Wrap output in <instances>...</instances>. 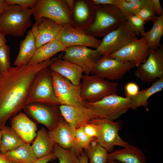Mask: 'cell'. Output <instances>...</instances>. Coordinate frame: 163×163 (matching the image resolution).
I'll list each match as a JSON object with an SVG mask.
<instances>
[{
	"label": "cell",
	"mask_w": 163,
	"mask_h": 163,
	"mask_svg": "<svg viewBox=\"0 0 163 163\" xmlns=\"http://www.w3.org/2000/svg\"><path fill=\"white\" fill-rule=\"evenodd\" d=\"M56 59L54 57L36 64L11 66L0 71V129L27 105L30 86L37 73Z\"/></svg>",
	"instance_id": "obj_1"
},
{
	"label": "cell",
	"mask_w": 163,
	"mask_h": 163,
	"mask_svg": "<svg viewBox=\"0 0 163 163\" xmlns=\"http://www.w3.org/2000/svg\"><path fill=\"white\" fill-rule=\"evenodd\" d=\"M126 21L117 7L110 5H96L92 23L83 31L96 38L104 37L118 28Z\"/></svg>",
	"instance_id": "obj_2"
},
{
	"label": "cell",
	"mask_w": 163,
	"mask_h": 163,
	"mask_svg": "<svg viewBox=\"0 0 163 163\" xmlns=\"http://www.w3.org/2000/svg\"><path fill=\"white\" fill-rule=\"evenodd\" d=\"M33 9L8 5L0 14V32L5 36H21L32 25Z\"/></svg>",
	"instance_id": "obj_3"
},
{
	"label": "cell",
	"mask_w": 163,
	"mask_h": 163,
	"mask_svg": "<svg viewBox=\"0 0 163 163\" xmlns=\"http://www.w3.org/2000/svg\"><path fill=\"white\" fill-rule=\"evenodd\" d=\"M52 72L48 67L37 73L30 86L27 104L40 102L60 105L54 92Z\"/></svg>",
	"instance_id": "obj_4"
},
{
	"label": "cell",
	"mask_w": 163,
	"mask_h": 163,
	"mask_svg": "<svg viewBox=\"0 0 163 163\" xmlns=\"http://www.w3.org/2000/svg\"><path fill=\"white\" fill-rule=\"evenodd\" d=\"M85 103L86 107L92 110L99 119L112 121L125 113L132 104L129 97L117 94L107 96L97 102Z\"/></svg>",
	"instance_id": "obj_5"
},
{
	"label": "cell",
	"mask_w": 163,
	"mask_h": 163,
	"mask_svg": "<svg viewBox=\"0 0 163 163\" xmlns=\"http://www.w3.org/2000/svg\"><path fill=\"white\" fill-rule=\"evenodd\" d=\"M118 84L94 75H83L81 85V97L84 102L94 103L104 97L117 94Z\"/></svg>",
	"instance_id": "obj_6"
},
{
	"label": "cell",
	"mask_w": 163,
	"mask_h": 163,
	"mask_svg": "<svg viewBox=\"0 0 163 163\" xmlns=\"http://www.w3.org/2000/svg\"><path fill=\"white\" fill-rule=\"evenodd\" d=\"M33 15L37 20L45 17L65 26H72L71 13L66 0H38Z\"/></svg>",
	"instance_id": "obj_7"
},
{
	"label": "cell",
	"mask_w": 163,
	"mask_h": 163,
	"mask_svg": "<svg viewBox=\"0 0 163 163\" xmlns=\"http://www.w3.org/2000/svg\"><path fill=\"white\" fill-rule=\"evenodd\" d=\"M137 39L134 30L126 21L118 28L104 37L96 50L102 56H109Z\"/></svg>",
	"instance_id": "obj_8"
},
{
	"label": "cell",
	"mask_w": 163,
	"mask_h": 163,
	"mask_svg": "<svg viewBox=\"0 0 163 163\" xmlns=\"http://www.w3.org/2000/svg\"><path fill=\"white\" fill-rule=\"evenodd\" d=\"M53 86L56 99L60 105L86 107L81 97V85H75L57 73L53 71Z\"/></svg>",
	"instance_id": "obj_9"
},
{
	"label": "cell",
	"mask_w": 163,
	"mask_h": 163,
	"mask_svg": "<svg viewBox=\"0 0 163 163\" xmlns=\"http://www.w3.org/2000/svg\"><path fill=\"white\" fill-rule=\"evenodd\" d=\"M97 125L98 136L94 141L104 148L108 152L113 151L115 145L123 147L129 143L123 141L118 134L122 128L120 122L105 119H95L91 120Z\"/></svg>",
	"instance_id": "obj_10"
},
{
	"label": "cell",
	"mask_w": 163,
	"mask_h": 163,
	"mask_svg": "<svg viewBox=\"0 0 163 163\" xmlns=\"http://www.w3.org/2000/svg\"><path fill=\"white\" fill-rule=\"evenodd\" d=\"M135 66L131 62L122 61L109 56H102L94 65L91 73L109 81L117 80Z\"/></svg>",
	"instance_id": "obj_11"
},
{
	"label": "cell",
	"mask_w": 163,
	"mask_h": 163,
	"mask_svg": "<svg viewBox=\"0 0 163 163\" xmlns=\"http://www.w3.org/2000/svg\"><path fill=\"white\" fill-rule=\"evenodd\" d=\"M135 75L142 82L150 84L157 79L163 78V46L156 50L150 49L145 62L139 66Z\"/></svg>",
	"instance_id": "obj_12"
},
{
	"label": "cell",
	"mask_w": 163,
	"mask_h": 163,
	"mask_svg": "<svg viewBox=\"0 0 163 163\" xmlns=\"http://www.w3.org/2000/svg\"><path fill=\"white\" fill-rule=\"evenodd\" d=\"M58 106L35 102L27 104L23 109L27 114L44 125L50 131L56 126L62 117Z\"/></svg>",
	"instance_id": "obj_13"
},
{
	"label": "cell",
	"mask_w": 163,
	"mask_h": 163,
	"mask_svg": "<svg viewBox=\"0 0 163 163\" xmlns=\"http://www.w3.org/2000/svg\"><path fill=\"white\" fill-rule=\"evenodd\" d=\"M63 52L62 59L79 66L87 75L91 73L94 65L102 56L97 50H93L85 46L67 47Z\"/></svg>",
	"instance_id": "obj_14"
},
{
	"label": "cell",
	"mask_w": 163,
	"mask_h": 163,
	"mask_svg": "<svg viewBox=\"0 0 163 163\" xmlns=\"http://www.w3.org/2000/svg\"><path fill=\"white\" fill-rule=\"evenodd\" d=\"M150 51L147 41L142 37L131 42L109 56L122 61L132 62L137 67L145 62Z\"/></svg>",
	"instance_id": "obj_15"
},
{
	"label": "cell",
	"mask_w": 163,
	"mask_h": 163,
	"mask_svg": "<svg viewBox=\"0 0 163 163\" xmlns=\"http://www.w3.org/2000/svg\"><path fill=\"white\" fill-rule=\"evenodd\" d=\"M56 40L66 47L75 46L90 47L96 49L101 40L89 35L83 31L71 25L62 27Z\"/></svg>",
	"instance_id": "obj_16"
},
{
	"label": "cell",
	"mask_w": 163,
	"mask_h": 163,
	"mask_svg": "<svg viewBox=\"0 0 163 163\" xmlns=\"http://www.w3.org/2000/svg\"><path fill=\"white\" fill-rule=\"evenodd\" d=\"M76 131L62 116L56 126L48 133L54 143L65 149H73L78 157L82 153L76 145Z\"/></svg>",
	"instance_id": "obj_17"
},
{
	"label": "cell",
	"mask_w": 163,
	"mask_h": 163,
	"mask_svg": "<svg viewBox=\"0 0 163 163\" xmlns=\"http://www.w3.org/2000/svg\"><path fill=\"white\" fill-rule=\"evenodd\" d=\"M96 6L92 0H75L71 14L72 26L83 31L87 28L93 21Z\"/></svg>",
	"instance_id": "obj_18"
},
{
	"label": "cell",
	"mask_w": 163,
	"mask_h": 163,
	"mask_svg": "<svg viewBox=\"0 0 163 163\" xmlns=\"http://www.w3.org/2000/svg\"><path fill=\"white\" fill-rule=\"evenodd\" d=\"M62 27L45 17L36 20L31 30L35 37L37 48L52 40H56Z\"/></svg>",
	"instance_id": "obj_19"
},
{
	"label": "cell",
	"mask_w": 163,
	"mask_h": 163,
	"mask_svg": "<svg viewBox=\"0 0 163 163\" xmlns=\"http://www.w3.org/2000/svg\"><path fill=\"white\" fill-rule=\"evenodd\" d=\"M59 107L62 116L76 129L91 120L99 119L92 110L86 107L60 105Z\"/></svg>",
	"instance_id": "obj_20"
},
{
	"label": "cell",
	"mask_w": 163,
	"mask_h": 163,
	"mask_svg": "<svg viewBox=\"0 0 163 163\" xmlns=\"http://www.w3.org/2000/svg\"><path fill=\"white\" fill-rule=\"evenodd\" d=\"M11 127L26 143L30 144L37 136L36 124L24 113L20 112L10 119Z\"/></svg>",
	"instance_id": "obj_21"
},
{
	"label": "cell",
	"mask_w": 163,
	"mask_h": 163,
	"mask_svg": "<svg viewBox=\"0 0 163 163\" xmlns=\"http://www.w3.org/2000/svg\"><path fill=\"white\" fill-rule=\"evenodd\" d=\"M61 57L56 59L49 66L56 72L69 80L75 85L81 84L84 71L79 66Z\"/></svg>",
	"instance_id": "obj_22"
},
{
	"label": "cell",
	"mask_w": 163,
	"mask_h": 163,
	"mask_svg": "<svg viewBox=\"0 0 163 163\" xmlns=\"http://www.w3.org/2000/svg\"><path fill=\"white\" fill-rule=\"evenodd\" d=\"M123 148L108 153V160L122 163H146V157L139 148L129 143Z\"/></svg>",
	"instance_id": "obj_23"
},
{
	"label": "cell",
	"mask_w": 163,
	"mask_h": 163,
	"mask_svg": "<svg viewBox=\"0 0 163 163\" xmlns=\"http://www.w3.org/2000/svg\"><path fill=\"white\" fill-rule=\"evenodd\" d=\"M37 48L34 35L31 29L27 33L25 38L20 43V50L14 62L15 66L28 64Z\"/></svg>",
	"instance_id": "obj_24"
},
{
	"label": "cell",
	"mask_w": 163,
	"mask_h": 163,
	"mask_svg": "<svg viewBox=\"0 0 163 163\" xmlns=\"http://www.w3.org/2000/svg\"><path fill=\"white\" fill-rule=\"evenodd\" d=\"M66 47L57 40L49 42L38 48L28 64L33 65L49 60Z\"/></svg>",
	"instance_id": "obj_25"
},
{
	"label": "cell",
	"mask_w": 163,
	"mask_h": 163,
	"mask_svg": "<svg viewBox=\"0 0 163 163\" xmlns=\"http://www.w3.org/2000/svg\"><path fill=\"white\" fill-rule=\"evenodd\" d=\"M54 143L48 132L43 127L38 131L31 146L36 158H38L53 153Z\"/></svg>",
	"instance_id": "obj_26"
},
{
	"label": "cell",
	"mask_w": 163,
	"mask_h": 163,
	"mask_svg": "<svg viewBox=\"0 0 163 163\" xmlns=\"http://www.w3.org/2000/svg\"><path fill=\"white\" fill-rule=\"evenodd\" d=\"M163 89V78L157 79L149 88L139 91L134 96L129 97L132 102L131 109L135 110L138 107L142 106L148 111V99L153 94L162 90Z\"/></svg>",
	"instance_id": "obj_27"
},
{
	"label": "cell",
	"mask_w": 163,
	"mask_h": 163,
	"mask_svg": "<svg viewBox=\"0 0 163 163\" xmlns=\"http://www.w3.org/2000/svg\"><path fill=\"white\" fill-rule=\"evenodd\" d=\"M1 130L2 136L0 153L5 154L25 143L11 127L5 125Z\"/></svg>",
	"instance_id": "obj_28"
},
{
	"label": "cell",
	"mask_w": 163,
	"mask_h": 163,
	"mask_svg": "<svg viewBox=\"0 0 163 163\" xmlns=\"http://www.w3.org/2000/svg\"><path fill=\"white\" fill-rule=\"evenodd\" d=\"M5 154L12 163H32L37 158L31 145L26 143Z\"/></svg>",
	"instance_id": "obj_29"
},
{
	"label": "cell",
	"mask_w": 163,
	"mask_h": 163,
	"mask_svg": "<svg viewBox=\"0 0 163 163\" xmlns=\"http://www.w3.org/2000/svg\"><path fill=\"white\" fill-rule=\"evenodd\" d=\"M153 23L152 28L145 32L142 37L145 39L150 49L156 50L160 46L163 35V15L158 16Z\"/></svg>",
	"instance_id": "obj_30"
},
{
	"label": "cell",
	"mask_w": 163,
	"mask_h": 163,
	"mask_svg": "<svg viewBox=\"0 0 163 163\" xmlns=\"http://www.w3.org/2000/svg\"><path fill=\"white\" fill-rule=\"evenodd\" d=\"M91 144L84 150L90 160V163H107L108 152L104 148L97 143Z\"/></svg>",
	"instance_id": "obj_31"
},
{
	"label": "cell",
	"mask_w": 163,
	"mask_h": 163,
	"mask_svg": "<svg viewBox=\"0 0 163 163\" xmlns=\"http://www.w3.org/2000/svg\"><path fill=\"white\" fill-rule=\"evenodd\" d=\"M53 152L58 159L59 163H78V156L73 149H65L54 143Z\"/></svg>",
	"instance_id": "obj_32"
},
{
	"label": "cell",
	"mask_w": 163,
	"mask_h": 163,
	"mask_svg": "<svg viewBox=\"0 0 163 163\" xmlns=\"http://www.w3.org/2000/svg\"><path fill=\"white\" fill-rule=\"evenodd\" d=\"M152 5V0H123L120 9L125 18L143 7Z\"/></svg>",
	"instance_id": "obj_33"
},
{
	"label": "cell",
	"mask_w": 163,
	"mask_h": 163,
	"mask_svg": "<svg viewBox=\"0 0 163 163\" xmlns=\"http://www.w3.org/2000/svg\"><path fill=\"white\" fill-rule=\"evenodd\" d=\"M95 139L96 138L86 134L82 126L76 129L75 143L77 147L82 153L83 152V149H87Z\"/></svg>",
	"instance_id": "obj_34"
},
{
	"label": "cell",
	"mask_w": 163,
	"mask_h": 163,
	"mask_svg": "<svg viewBox=\"0 0 163 163\" xmlns=\"http://www.w3.org/2000/svg\"><path fill=\"white\" fill-rule=\"evenodd\" d=\"M125 18L137 36L140 35L142 37L146 32L145 28V22L137 15L133 14L126 16Z\"/></svg>",
	"instance_id": "obj_35"
},
{
	"label": "cell",
	"mask_w": 163,
	"mask_h": 163,
	"mask_svg": "<svg viewBox=\"0 0 163 163\" xmlns=\"http://www.w3.org/2000/svg\"><path fill=\"white\" fill-rule=\"evenodd\" d=\"M133 14L137 15L145 22L149 21L154 22L158 16L152 5L143 7L134 12Z\"/></svg>",
	"instance_id": "obj_36"
},
{
	"label": "cell",
	"mask_w": 163,
	"mask_h": 163,
	"mask_svg": "<svg viewBox=\"0 0 163 163\" xmlns=\"http://www.w3.org/2000/svg\"><path fill=\"white\" fill-rule=\"evenodd\" d=\"M10 58L9 47L5 45L0 47V71H4L11 66Z\"/></svg>",
	"instance_id": "obj_37"
},
{
	"label": "cell",
	"mask_w": 163,
	"mask_h": 163,
	"mask_svg": "<svg viewBox=\"0 0 163 163\" xmlns=\"http://www.w3.org/2000/svg\"><path fill=\"white\" fill-rule=\"evenodd\" d=\"M9 5H16L22 8L33 9L37 6L38 0H5Z\"/></svg>",
	"instance_id": "obj_38"
},
{
	"label": "cell",
	"mask_w": 163,
	"mask_h": 163,
	"mask_svg": "<svg viewBox=\"0 0 163 163\" xmlns=\"http://www.w3.org/2000/svg\"><path fill=\"white\" fill-rule=\"evenodd\" d=\"M85 133L88 136L97 139L98 136V129L96 124L90 120L82 126Z\"/></svg>",
	"instance_id": "obj_39"
},
{
	"label": "cell",
	"mask_w": 163,
	"mask_h": 163,
	"mask_svg": "<svg viewBox=\"0 0 163 163\" xmlns=\"http://www.w3.org/2000/svg\"><path fill=\"white\" fill-rule=\"evenodd\" d=\"M126 97H129L136 95L139 92V87L136 83L130 82L127 83L125 88Z\"/></svg>",
	"instance_id": "obj_40"
},
{
	"label": "cell",
	"mask_w": 163,
	"mask_h": 163,
	"mask_svg": "<svg viewBox=\"0 0 163 163\" xmlns=\"http://www.w3.org/2000/svg\"><path fill=\"white\" fill-rule=\"evenodd\" d=\"M96 5H110L116 6L120 8L122 5L123 0H92Z\"/></svg>",
	"instance_id": "obj_41"
},
{
	"label": "cell",
	"mask_w": 163,
	"mask_h": 163,
	"mask_svg": "<svg viewBox=\"0 0 163 163\" xmlns=\"http://www.w3.org/2000/svg\"><path fill=\"white\" fill-rule=\"evenodd\" d=\"M57 158L55 154L53 152L52 154L41 158H37L32 163H47Z\"/></svg>",
	"instance_id": "obj_42"
},
{
	"label": "cell",
	"mask_w": 163,
	"mask_h": 163,
	"mask_svg": "<svg viewBox=\"0 0 163 163\" xmlns=\"http://www.w3.org/2000/svg\"><path fill=\"white\" fill-rule=\"evenodd\" d=\"M154 9L158 16L163 15V10L159 0H152Z\"/></svg>",
	"instance_id": "obj_43"
},
{
	"label": "cell",
	"mask_w": 163,
	"mask_h": 163,
	"mask_svg": "<svg viewBox=\"0 0 163 163\" xmlns=\"http://www.w3.org/2000/svg\"><path fill=\"white\" fill-rule=\"evenodd\" d=\"M78 163H88V158L85 152H83L78 157Z\"/></svg>",
	"instance_id": "obj_44"
},
{
	"label": "cell",
	"mask_w": 163,
	"mask_h": 163,
	"mask_svg": "<svg viewBox=\"0 0 163 163\" xmlns=\"http://www.w3.org/2000/svg\"><path fill=\"white\" fill-rule=\"evenodd\" d=\"M0 163H12L5 154L0 153Z\"/></svg>",
	"instance_id": "obj_45"
},
{
	"label": "cell",
	"mask_w": 163,
	"mask_h": 163,
	"mask_svg": "<svg viewBox=\"0 0 163 163\" xmlns=\"http://www.w3.org/2000/svg\"><path fill=\"white\" fill-rule=\"evenodd\" d=\"M8 5L5 0H0V14Z\"/></svg>",
	"instance_id": "obj_46"
},
{
	"label": "cell",
	"mask_w": 163,
	"mask_h": 163,
	"mask_svg": "<svg viewBox=\"0 0 163 163\" xmlns=\"http://www.w3.org/2000/svg\"><path fill=\"white\" fill-rule=\"evenodd\" d=\"M5 36L0 32V47L6 45L7 40Z\"/></svg>",
	"instance_id": "obj_47"
},
{
	"label": "cell",
	"mask_w": 163,
	"mask_h": 163,
	"mask_svg": "<svg viewBox=\"0 0 163 163\" xmlns=\"http://www.w3.org/2000/svg\"><path fill=\"white\" fill-rule=\"evenodd\" d=\"M69 9L71 14L72 12L74 6L75 0H66Z\"/></svg>",
	"instance_id": "obj_48"
},
{
	"label": "cell",
	"mask_w": 163,
	"mask_h": 163,
	"mask_svg": "<svg viewBox=\"0 0 163 163\" xmlns=\"http://www.w3.org/2000/svg\"><path fill=\"white\" fill-rule=\"evenodd\" d=\"M107 163H122L116 161L108 160Z\"/></svg>",
	"instance_id": "obj_49"
},
{
	"label": "cell",
	"mask_w": 163,
	"mask_h": 163,
	"mask_svg": "<svg viewBox=\"0 0 163 163\" xmlns=\"http://www.w3.org/2000/svg\"><path fill=\"white\" fill-rule=\"evenodd\" d=\"M2 136V132L1 129H0V145H1V144Z\"/></svg>",
	"instance_id": "obj_50"
}]
</instances>
